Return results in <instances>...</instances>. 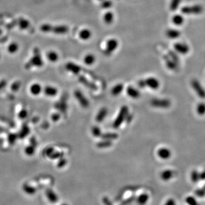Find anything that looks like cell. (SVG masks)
I'll return each instance as SVG.
<instances>
[{"instance_id": "36", "label": "cell", "mask_w": 205, "mask_h": 205, "mask_svg": "<svg viewBox=\"0 0 205 205\" xmlns=\"http://www.w3.org/2000/svg\"><path fill=\"white\" fill-rule=\"evenodd\" d=\"M196 195L200 197V198H203L205 196V188H201V189H198L195 192Z\"/></svg>"}, {"instance_id": "24", "label": "cell", "mask_w": 205, "mask_h": 205, "mask_svg": "<svg viewBox=\"0 0 205 205\" xmlns=\"http://www.w3.org/2000/svg\"><path fill=\"white\" fill-rule=\"evenodd\" d=\"M166 67L171 70L174 71L178 68V63L173 60L171 58H167L165 59Z\"/></svg>"}, {"instance_id": "10", "label": "cell", "mask_w": 205, "mask_h": 205, "mask_svg": "<svg viewBox=\"0 0 205 205\" xmlns=\"http://www.w3.org/2000/svg\"><path fill=\"white\" fill-rule=\"evenodd\" d=\"M69 28L66 25H58L56 26H51L50 31H52L56 34H65L68 33Z\"/></svg>"}, {"instance_id": "18", "label": "cell", "mask_w": 205, "mask_h": 205, "mask_svg": "<svg viewBox=\"0 0 205 205\" xmlns=\"http://www.w3.org/2000/svg\"><path fill=\"white\" fill-rule=\"evenodd\" d=\"M44 92L47 96L53 97L57 94L58 90L55 87L52 86H47L44 89Z\"/></svg>"}, {"instance_id": "41", "label": "cell", "mask_w": 205, "mask_h": 205, "mask_svg": "<svg viewBox=\"0 0 205 205\" xmlns=\"http://www.w3.org/2000/svg\"><path fill=\"white\" fill-rule=\"evenodd\" d=\"M59 115H54V117L53 118V119H54V120L56 121V120H57L58 119H59Z\"/></svg>"}, {"instance_id": "37", "label": "cell", "mask_w": 205, "mask_h": 205, "mask_svg": "<svg viewBox=\"0 0 205 205\" xmlns=\"http://www.w3.org/2000/svg\"><path fill=\"white\" fill-rule=\"evenodd\" d=\"M170 58L174 60V62H175L176 63H178L179 62V58L178 56L174 52H170Z\"/></svg>"}, {"instance_id": "15", "label": "cell", "mask_w": 205, "mask_h": 205, "mask_svg": "<svg viewBox=\"0 0 205 205\" xmlns=\"http://www.w3.org/2000/svg\"><path fill=\"white\" fill-rule=\"evenodd\" d=\"M108 110L106 108H101L99 111L98 112L96 117V120L98 123H101L104 120L106 119L108 115Z\"/></svg>"}, {"instance_id": "43", "label": "cell", "mask_w": 205, "mask_h": 205, "mask_svg": "<svg viewBox=\"0 0 205 205\" xmlns=\"http://www.w3.org/2000/svg\"><path fill=\"white\" fill-rule=\"evenodd\" d=\"M204 188L205 189V187H204Z\"/></svg>"}, {"instance_id": "3", "label": "cell", "mask_w": 205, "mask_h": 205, "mask_svg": "<svg viewBox=\"0 0 205 205\" xmlns=\"http://www.w3.org/2000/svg\"><path fill=\"white\" fill-rule=\"evenodd\" d=\"M204 11V8L201 5H197L190 6H184L181 9V12L186 15H198L201 14Z\"/></svg>"}, {"instance_id": "2", "label": "cell", "mask_w": 205, "mask_h": 205, "mask_svg": "<svg viewBox=\"0 0 205 205\" xmlns=\"http://www.w3.org/2000/svg\"><path fill=\"white\" fill-rule=\"evenodd\" d=\"M119 41L116 38H110L107 41L106 48L104 50V54L107 56H110L119 47Z\"/></svg>"}, {"instance_id": "19", "label": "cell", "mask_w": 205, "mask_h": 205, "mask_svg": "<svg viewBox=\"0 0 205 205\" xmlns=\"http://www.w3.org/2000/svg\"><path fill=\"white\" fill-rule=\"evenodd\" d=\"M124 89V85L122 83H119L115 85L111 90V93L114 96H117L119 95L123 91Z\"/></svg>"}, {"instance_id": "7", "label": "cell", "mask_w": 205, "mask_h": 205, "mask_svg": "<svg viewBox=\"0 0 205 205\" xmlns=\"http://www.w3.org/2000/svg\"><path fill=\"white\" fill-rule=\"evenodd\" d=\"M144 81L146 86L152 89H157L160 85L159 81L155 77H149Z\"/></svg>"}, {"instance_id": "30", "label": "cell", "mask_w": 205, "mask_h": 205, "mask_svg": "<svg viewBox=\"0 0 205 205\" xmlns=\"http://www.w3.org/2000/svg\"><path fill=\"white\" fill-rule=\"evenodd\" d=\"M48 59L52 62H55L58 60L59 56L58 54L55 51H50L47 54Z\"/></svg>"}, {"instance_id": "25", "label": "cell", "mask_w": 205, "mask_h": 205, "mask_svg": "<svg viewBox=\"0 0 205 205\" xmlns=\"http://www.w3.org/2000/svg\"><path fill=\"white\" fill-rule=\"evenodd\" d=\"M100 137H101L103 140L112 141L117 139L118 138V134L115 133H106L102 134Z\"/></svg>"}, {"instance_id": "29", "label": "cell", "mask_w": 205, "mask_h": 205, "mask_svg": "<svg viewBox=\"0 0 205 205\" xmlns=\"http://www.w3.org/2000/svg\"><path fill=\"white\" fill-rule=\"evenodd\" d=\"M182 0H171L170 9L171 11H175L179 7Z\"/></svg>"}, {"instance_id": "42", "label": "cell", "mask_w": 205, "mask_h": 205, "mask_svg": "<svg viewBox=\"0 0 205 205\" xmlns=\"http://www.w3.org/2000/svg\"><path fill=\"white\" fill-rule=\"evenodd\" d=\"M97 1H103V0H97Z\"/></svg>"}, {"instance_id": "8", "label": "cell", "mask_w": 205, "mask_h": 205, "mask_svg": "<svg viewBox=\"0 0 205 205\" xmlns=\"http://www.w3.org/2000/svg\"><path fill=\"white\" fill-rule=\"evenodd\" d=\"M174 48L176 52L182 55L188 54L190 50L188 45L183 43H176L174 46Z\"/></svg>"}, {"instance_id": "5", "label": "cell", "mask_w": 205, "mask_h": 205, "mask_svg": "<svg viewBox=\"0 0 205 205\" xmlns=\"http://www.w3.org/2000/svg\"><path fill=\"white\" fill-rule=\"evenodd\" d=\"M191 85L199 97L201 99H205V89L201 83L197 79H193L191 82Z\"/></svg>"}, {"instance_id": "34", "label": "cell", "mask_w": 205, "mask_h": 205, "mask_svg": "<svg viewBox=\"0 0 205 205\" xmlns=\"http://www.w3.org/2000/svg\"><path fill=\"white\" fill-rule=\"evenodd\" d=\"M113 5V2L111 0H103L101 1V7L103 9H107L111 8Z\"/></svg>"}, {"instance_id": "27", "label": "cell", "mask_w": 205, "mask_h": 205, "mask_svg": "<svg viewBox=\"0 0 205 205\" xmlns=\"http://www.w3.org/2000/svg\"><path fill=\"white\" fill-rule=\"evenodd\" d=\"M190 178L193 183H197L200 180V173L196 170H193L190 174Z\"/></svg>"}, {"instance_id": "16", "label": "cell", "mask_w": 205, "mask_h": 205, "mask_svg": "<svg viewBox=\"0 0 205 205\" xmlns=\"http://www.w3.org/2000/svg\"><path fill=\"white\" fill-rule=\"evenodd\" d=\"M166 35L167 38L171 40H175L180 37L181 33L179 30H177L176 29H168L166 32Z\"/></svg>"}, {"instance_id": "1", "label": "cell", "mask_w": 205, "mask_h": 205, "mask_svg": "<svg viewBox=\"0 0 205 205\" xmlns=\"http://www.w3.org/2000/svg\"><path fill=\"white\" fill-rule=\"evenodd\" d=\"M129 110L128 107L126 106H124L121 108L115 120L112 124V126L115 129L119 128L123 122L126 120L128 116Z\"/></svg>"}, {"instance_id": "23", "label": "cell", "mask_w": 205, "mask_h": 205, "mask_svg": "<svg viewBox=\"0 0 205 205\" xmlns=\"http://www.w3.org/2000/svg\"><path fill=\"white\" fill-rule=\"evenodd\" d=\"M184 22L183 17L180 14H175L172 17V22L176 26H180Z\"/></svg>"}, {"instance_id": "21", "label": "cell", "mask_w": 205, "mask_h": 205, "mask_svg": "<svg viewBox=\"0 0 205 205\" xmlns=\"http://www.w3.org/2000/svg\"><path fill=\"white\" fill-rule=\"evenodd\" d=\"M79 81L82 83L84 85L92 90H96V86L92 83L89 82L87 79L84 78L83 77H80L79 78Z\"/></svg>"}, {"instance_id": "26", "label": "cell", "mask_w": 205, "mask_h": 205, "mask_svg": "<svg viewBox=\"0 0 205 205\" xmlns=\"http://www.w3.org/2000/svg\"><path fill=\"white\" fill-rule=\"evenodd\" d=\"M196 112L197 114L201 116H204L205 115V103L200 102L196 107Z\"/></svg>"}, {"instance_id": "22", "label": "cell", "mask_w": 205, "mask_h": 205, "mask_svg": "<svg viewBox=\"0 0 205 205\" xmlns=\"http://www.w3.org/2000/svg\"><path fill=\"white\" fill-rule=\"evenodd\" d=\"M42 87L41 85L38 83H35L32 85L30 87V92L33 95H38L41 92Z\"/></svg>"}, {"instance_id": "28", "label": "cell", "mask_w": 205, "mask_h": 205, "mask_svg": "<svg viewBox=\"0 0 205 205\" xmlns=\"http://www.w3.org/2000/svg\"><path fill=\"white\" fill-rule=\"evenodd\" d=\"M112 144V142L110 140H104L102 141H100L97 144V147L99 148H107L111 147Z\"/></svg>"}, {"instance_id": "32", "label": "cell", "mask_w": 205, "mask_h": 205, "mask_svg": "<svg viewBox=\"0 0 205 205\" xmlns=\"http://www.w3.org/2000/svg\"><path fill=\"white\" fill-rule=\"evenodd\" d=\"M92 133L95 137H100L102 133L100 128L97 126H94L92 128Z\"/></svg>"}, {"instance_id": "17", "label": "cell", "mask_w": 205, "mask_h": 205, "mask_svg": "<svg viewBox=\"0 0 205 205\" xmlns=\"http://www.w3.org/2000/svg\"><path fill=\"white\" fill-rule=\"evenodd\" d=\"M84 63L87 66L92 65L96 61V57L93 54H86L83 59Z\"/></svg>"}, {"instance_id": "14", "label": "cell", "mask_w": 205, "mask_h": 205, "mask_svg": "<svg viewBox=\"0 0 205 205\" xmlns=\"http://www.w3.org/2000/svg\"><path fill=\"white\" fill-rule=\"evenodd\" d=\"M126 94L132 99H138L140 96V92L134 87L129 86L126 89Z\"/></svg>"}, {"instance_id": "9", "label": "cell", "mask_w": 205, "mask_h": 205, "mask_svg": "<svg viewBox=\"0 0 205 205\" xmlns=\"http://www.w3.org/2000/svg\"><path fill=\"white\" fill-rule=\"evenodd\" d=\"M157 154L159 158L165 160L169 159L171 156V151L166 147H163L159 149Z\"/></svg>"}, {"instance_id": "11", "label": "cell", "mask_w": 205, "mask_h": 205, "mask_svg": "<svg viewBox=\"0 0 205 205\" xmlns=\"http://www.w3.org/2000/svg\"><path fill=\"white\" fill-rule=\"evenodd\" d=\"M66 69L67 71L71 72L74 75H78L81 71V67L73 62H69L66 65Z\"/></svg>"}, {"instance_id": "13", "label": "cell", "mask_w": 205, "mask_h": 205, "mask_svg": "<svg viewBox=\"0 0 205 205\" xmlns=\"http://www.w3.org/2000/svg\"><path fill=\"white\" fill-rule=\"evenodd\" d=\"M114 19H115L114 14L111 11H108L106 12L103 17V19L104 22L108 25H111L114 22Z\"/></svg>"}, {"instance_id": "12", "label": "cell", "mask_w": 205, "mask_h": 205, "mask_svg": "<svg viewBox=\"0 0 205 205\" xmlns=\"http://www.w3.org/2000/svg\"><path fill=\"white\" fill-rule=\"evenodd\" d=\"M78 36L79 38L82 41H88L91 38L92 36V33L89 29L85 28L83 29L79 32Z\"/></svg>"}, {"instance_id": "6", "label": "cell", "mask_w": 205, "mask_h": 205, "mask_svg": "<svg viewBox=\"0 0 205 205\" xmlns=\"http://www.w3.org/2000/svg\"><path fill=\"white\" fill-rule=\"evenodd\" d=\"M74 95L77 100L79 103L83 108H86L89 106V100L85 97L84 94L79 90H76L74 92Z\"/></svg>"}, {"instance_id": "20", "label": "cell", "mask_w": 205, "mask_h": 205, "mask_svg": "<svg viewBox=\"0 0 205 205\" xmlns=\"http://www.w3.org/2000/svg\"><path fill=\"white\" fill-rule=\"evenodd\" d=\"M174 175V172L173 170L170 169H167L164 170L161 174V179L164 181H169L172 178Z\"/></svg>"}, {"instance_id": "35", "label": "cell", "mask_w": 205, "mask_h": 205, "mask_svg": "<svg viewBox=\"0 0 205 205\" xmlns=\"http://www.w3.org/2000/svg\"><path fill=\"white\" fill-rule=\"evenodd\" d=\"M186 202L189 205H199L196 198L192 196H189L186 198Z\"/></svg>"}, {"instance_id": "4", "label": "cell", "mask_w": 205, "mask_h": 205, "mask_svg": "<svg viewBox=\"0 0 205 205\" xmlns=\"http://www.w3.org/2000/svg\"><path fill=\"white\" fill-rule=\"evenodd\" d=\"M171 101L167 99L154 98L151 100V104L152 107L158 108L166 109L170 107Z\"/></svg>"}, {"instance_id": "40", "label": "cell", "mask_w": 205, "mask_h": 205, "mask_svg": "<svg viewBox=\"0 0 205 205\" xmlns=\"http://www.w3.org/2000/svg\"><path fill=\"white\" fill-rule=\"evenodd\" d=\"M200 178L201 180H205V170L200 173Z\"/></svg>"}, {"instance_id": "39", "label": "cell", "mask_w": 205, "mask_h": 205, "mask_svg": "<svg viewBox=\"0 0 205 205\" xmlns=\"http://www.w3.org/2000/svg\"><path fill=\"white\" fill-rule=\"evenodd\" d=\"M138 85L140 86V87L142 88H144L146 87V85H145V81L144 80H141L138 82Z\"/></svg>"}, {"instance_id": "31", "label": "cell", "mask_w": 205, "mask_h": 205, "mask_svg": "<svg viewBox=\"0 0 205 205\" xmlns=\"http://www.w3.org/2000/svg\"><path fill=\"white\" fill-rule=\"evenodd\" d=\"M23 189L26 193H27L28 194H29V195L34 194L36 192V190L34 187H33L32 186H29L27 185H25L24 186Z\"/></svg>"}, {"instance_id": "38", "label": "cell", "mask_w": 205, "mask_h": 205, "mask_svg": "<svg viewBox=\"0 0 205 205\" xmlns=\"http://www.w3.org/2000/svg\"><path fill=\"white\" fill-rule=\"evenodd\" d=\"M165 205H176L175 201L173 199H169V200H167V201L166 202Z\"/></svg>"}, {"instance_id": "33", "label": "cell", "mask_w": 205, "mask_h": 205, "mask_svg": "<svg viewBox=\"0 0 205 205\" xmlns=\"http://www.w3.org/2000/svg\"><path fill=\"white\" fill-rule=\"evenodd\" d=\"M47 198L49 199L50 201L52 202H55L57 200V197L55 194L51 190H49L47 192Z\"/></svg>"}]
</instances>
